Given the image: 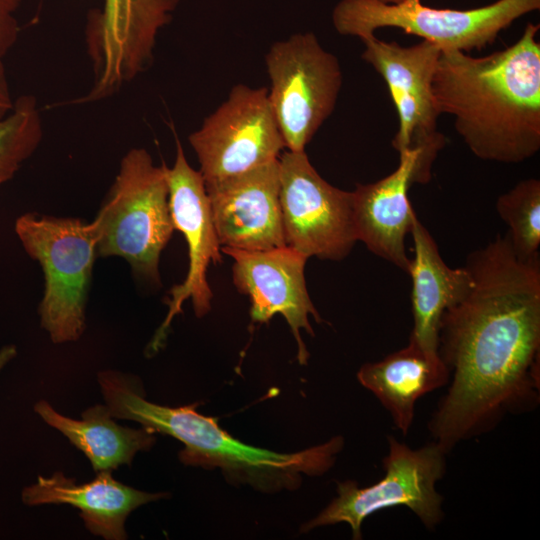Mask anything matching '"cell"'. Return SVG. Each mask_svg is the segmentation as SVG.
<instances>
[{"mask_svg": "<svg viewBox=\"0 0 540 540\" xmlns=\"http://www.w3.org/2000/svg\"><path fill=\"white\" fill-rule=\"evenodd\" d=\"M16 347L14 345L4 346L0 350V371L1 369L16 356Z\"/></svg>", "mask_w": 540, "mask_h": 540, "instance_id": "cell-25", "label": "cell"}, {"mask_svg": "<svg viewBox=\"0 0 540 540\" xmlns=\"http://www.w3.org/2000/svg\"><path fill=\"white\" fill-rule=\"evenodd\" d=\"M98 382L113 418L135 421L154 433L179 440L184 445L179 459L185 465L217 467L231 481L263 491L292 489L300 482L302 473L323 474L343 447L342 437L295 453L254 447L223 430L217 418L197 412V404L169 407L146 400L142 385L134 376L105 370L98 374Z\"/></svg>", "mask_w": 540, "mask_h": 540, "instance_id": "cell-3", "label": "cell"}, {"mask_svg": "<svg viewBox=\"0 0 540 540\" xmlns=\"http://www.w3.org/2000/svg\"><path fill=\"white\" fill-rule=\"evenodd\" d=\"M384 4H398V3H401L405 0H378Z\"/></svg>", "mask_w": 540, "mask_h": 540, "instance_id": "cell-26", "label": "cell"}, {"mask_svg": "<svg viewBox=\"0 0 540 540\" xmlns=\"http://www.w3.org/2000/svg\"><path fill=\"white\" fill-rule=\"evenodd\" d=\"M539 27L527 23L513 45L482 57L441 51L432 81L438 111L482 160L519 163L540 149Z\"/></svg>", "mask_w": 540, "mask_h": 540, "instance_id": "cell-2", "label": "cell"}, {"mask_svg": "<svg viewBox=\"0 0 540 540\" xmlns=\"http://www.w3.org/2000/svg\"><path fill=\"white\" fill-rule=\"evenodd\" d=\"M540 9V0H497L458 10L425 6L420 0L384 4L378 0H341L332 22L345 36L365 39L381 28H398L435 44L441 51L470 52L492 44L515 20Z\"/></svg>", "mask_w": 540, "mask_h": 540, "instance_id": "cell-6", "label": "cell"}, {"mask_svg": "<svg viewBox=\"0 0 540 540\" xmlns=\"http://www.w3.org/2000/svg\"><path fill=\"white\" fill-rule=\"evenodd\" d=\"M179 0H104L86 32L94 79L73 104L103 100L141 73L153 58L159 30L171 20Z\"/></svg>", "mask_w": 540, "mask_h": 540, "instance_id": "cell-12", "label": "cell"}, {"mask_svg": "<svg viewBox=\"0 0 540 540\" xmlns=\"http://www.w3.org/2000/svg\"><path fill=\"white\" fill-rule=\"evenodd\" d=\"M204 183L221 247L268 250L286 246L278 159Z\"/></svg>", "mask_w": 540, "mask_h": 540, "instance_id": "cell-15", "label": "cell"}, {"mask_svg": "<svg viewBox=\"0 0 540 540\" xmlns=\"http://www.w3.org/2000/svg\"><path fill=\"white\" fill-rule=\"evenodd\" d=\"M165 493H147L127 486L112 477L111 471L97 472L86 483H77L62 472L51 477L38 476L25 487L22 501L28 506L68 504L80 510L85 527L106 540L127 538L125 521L137 507L165 497Z\"/></svg>", "mask_w": 540, "mask_h": 540, "instance_id": "cell-17", "label": "cell"}, {"mask_svg": "<svg viewBox=\"0 0 540 540\" xmlns=\"http://www.w3.org/2000/svg\"><path fill=\"white\" fill-rule=\"evenodd\" d=\"M357 378L378 398L395 426L406 435L413 422L417 400L445 385L449 371L440 356L429 355L410 337L406 347L378 362L364 364Z\"/></svg>", "mask_w": 540, "mask_h": 540, "instance_id": "cell-19", "label": "cell"}, {"mask_svg": "<svg viewBox=\"0 0 540 540\" xmlns=\"http://www.w3.org/2000/svg\"><path fill=\"white\" fill-rule=\"evenodd\" d=\"M20 5V0H0V58L14 46L19 26L14 12Z\"/></svg>", "mask_w": 540, "mask_h": 540, "instance_id": "cell-23", "label": "cell"}, {"mask_svg": "<svg viewBox=\"0 0 540 540\" xmlns=\"http://www.w3.org/2000/svg\"><path fill=\"white\" fill-rule=\"evenodd\" d=\"M265 63L268 98L285 148L304 151L335 109L342 86L339 61L308 32L272 44Z\"/></svg>", "mask_w": 540, "mask_h": 540, "instance_id": "cell-8", "label": "cell"}, {"mask_svg": "<svg viewBox=\"0 0 540 540\" xmlns=\"http://www.w3.org/2000/svg\"><path fill=\"white\" fill-rule=\"evenodd\" d=\"M221 252L234 260L233 282L250 299L252 321L264 323L281 314L296 339L298 361L306 364L309 353L300 330L314 335L309 315L322 321L306 288L304 268L308 257L287 245L268 250L221 247Z\"/></svg>", "mask_w": 540, "mask_h": 540, "instance_id": "cell-14", "label": "cell"}, {"mask_svg": "<svg viewBox=\"0 0 540 540\" xmlns=\"http://www.w3.org/2000/svg\"><path fill=\"white\" fill-rule=\"evenodd\" d=\"M383 459L385 476L373 485L359 487L355 481L339 482L337 497L302 528L303 532L336 523H347L353 539H361V527L370 515L391 507L409 508L428 529L442 520V496L436 483L445 472L446 452L431 442L412 449L393 436Z\"/></svg>", "mask_w": 540, "mask_h": 540, "instance_id": "cell-7", "label": "cell"}, {"mask_svg": "<svg viewBox=\"0 0 540 540\" xmlns=\"http://www.w3.org/2000/svg\"><path fill=\"white\" fill-rule=\"evenodd\" d=\"M166 175L171 217L175 230L180 231L187 242L189 267L183 282L170 290L168 313L147 348L150 354L163 346L173 318L181 313L187 299H191L197 317L209 312L213 294L207 270L210 263L222 261L204 179L189 165L179 141L174 164L166 167Z\"/></svg>", "mask_w": 540, "mask_h": 540, "instance_id": "cell-13", "label": "cell"}, {"mask_svg": "<svg viewBox=\"0 0 540 540\" xmlns=\"http://www.w3.org/2000/svg\"><path fill=\"white\" fill-rule=\"evenodd\" d=\"M91 223L98 256L121 257L140 278L159 282L160 255L175 230L166 166L144 148L130 149Z\"/></svg>", "mask_w": 540, "mask_h": 540, "instance_id": "cell-4", "label": "cell"}, {"mask_svg": "<svg viewBox=\"0 0 540 540\" xmlns=\"http://www.w3.org/2000/svg\"><path fill=\"white\" fill-rule=\"evenodd\" d=\"M34 410L85 454L95 472L131 465L136 453L149 450L156 440L154 432L146 427L118 425L106 405L86 409L80 420L58 413L45 400L36 403Z\"/></svg>", "mask_w": 540, "mask_h": 540, "instance_id": "cell-20", "label": "cell"}, {"mask_svg": "<svg viewBox=\"0 0 540 540\" xmlns=\"http://www.w3.org/2000/svg\"><path fill=\"white\" fill-rule=\"evenodd\" d=\"M278 161L286 245L308 258L346 257L358 241L352 193L324 180L305 151L287 150Z\"/></svg>", "mask_w": 540, "mask_h": 540, "instance_id": "cell-10", "label": "cell"}, {"mask_svg": "<svg viewBox=\"0 0 540 540\" xmlns=\"http://www.w3.org/2000/svg\"><path fill=\"white\" fill-rule=\"evenodd\" d=\"M496 210L509 227L506 235L515 253L521 258L539 254L540 181L529 178L518 182L497 199Z\"/></svg>", "mask_w": 540, "mask_h": 540, "instance_id": "cell-22", "label": "cell"}, {"mask_svg": "<svg viewBox=\"0 0 540 540\" xmlns=\"http://www.w3.org/2000/svg\"><path fill=\"white\" fill-rule=\"evenodd\" d=\"M470 273L469 292L443 313L438 333L451 383L429 429L446 453L539 401V274L505 258L476 261Z\"/></svg>", "mask_w": 540, "mask_h": 540, "instance_id": "cell-1", "label": "cell"}, {"mask_svg": "<svg viewBox=\"0 0 540 540\" xmlns=\"http://www.w3.org/2000/svg\"><path fill=\"white\" fill-rule=\"evenodd\" d=\"M43 137L37 100L23 95L13 109L0 119V185L10 180L37 150Z\"/></svg>", "mask_w": 540, "mask_h": 540, "instance_id": "cell-21", "label": "cell"}, {"mask_svg": "<svg viewBox=\"0 0 540 540\" xmlns=\"http://www.w3.org/2000/svg\"><path fill=\"white\" fill-rule=\"evenodd\" d=\"M361 41L365 47L362 59L382 76L398 113L399 128L392 146L398 153L420 152L419 183H427L432 164L446 143L437 129L440 113L432 91L441 49L425 40L408 47L375 35Z\"/></svg>", "mask_w": 540, "mask_h": 540, "instance_id": "cell-9", "label": "cell"}, {"mask_svg": "<svg viewBox=\"0 0 540 540\" xmlns=\"http://www.w3.org/2000/svg\"><path fill=\"white\" fill-rule=\"evenodd\" d=\"M419 156L416 149L399 153L392 173L374 183L357 184L351 192L357 240L405 272L411 261L405 238L417 217L408 192L413 183H419Z\"/></svg>", "mask_w": 540, "mask_h": 540, "instance_id": "cell-16", "label": "cell"}, {"mask_svg": "<svg viewBox=\"0 0 540 540\" xmlns=\"http://www.w3.org/2000/svg\"><path fill=\"white\" fill-rule=\"evenodd\" d=\"M14 229L44 274L41 326L54 343L78 340L85 329L87 295L98 256L92 223L25 213L16 219Z\"/></svg>", "mask_w": 540, "mask_h": 540, "instance_id": "cell-5", "label": "cell"}, {"mask_svg": "<svg viewBox=\"0 0 540 540\" xmlns=\"http://www.w3.org/2000/svg\"><path fill=\"white\" fill-rule=\"evenodd\" d=\"M14 101L12 100L7 75L3 59L0 58V119L7 116L13 109Z\"/></svg>", "mask_w": 540, "mask_h": 540, "instance_id": "cell-24", "label": "cell"}, {"mask_svg": "<svg viewBox=\"0 0 540 540\" xmlns=\"http://www.w3.org/2000/svg\"><path fill=\"white\" fill-rule=\"evenodd\" d=\"M414 256L407 273L412 280L413 330L410 335L429 355L439 357L438 333L443 313L459 303L472 286L466 266L449 267L427 228L415 218L411 232Z\"/></svg>", "mask_w": 540, "mask_h": 540, "instance_id": "cell-18", "label": "cell"}, {"mask_svg": "<svg viewBox=\"0 0 540 540\" xmlns=\"http://www.w3.org/2000/svg\"><path fill=\"white\" fill-rule=\"evenodd\" d=\"M204 182L235 176L277 160L285 143L268 89L235 85L188 137Z\"/></svg>", "mask_w": 540, "mask_h": 540, "instance_id": "cell-11", "label": "cell"}]
</instances>
